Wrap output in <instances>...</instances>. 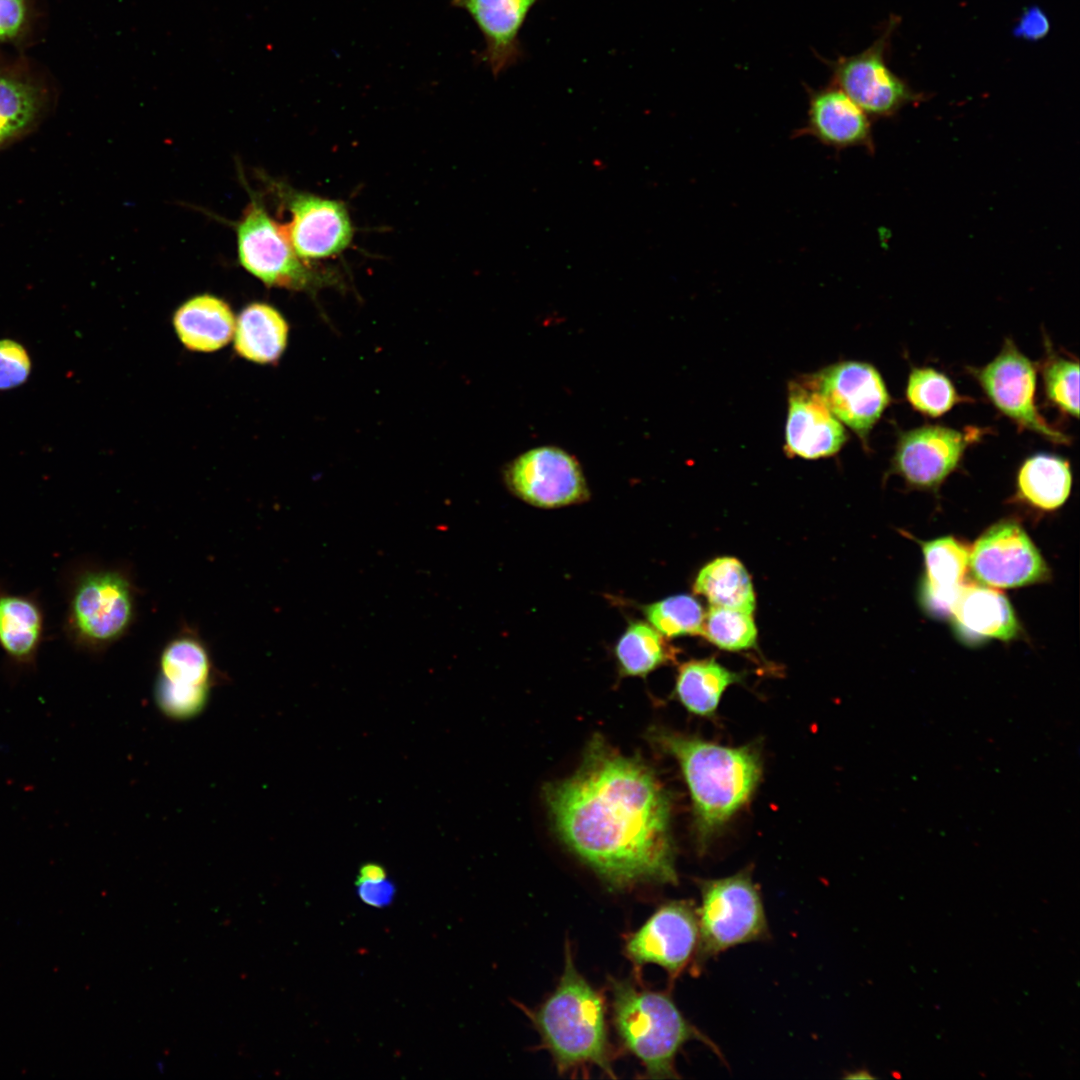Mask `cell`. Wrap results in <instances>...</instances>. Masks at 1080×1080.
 I'll use <instances>...</instances> for the list:
<instances>
[{
    "label": "cell",
    "mask_w": 1080,
    "mask_h": 1080,
    "mask_svg": "<svg viewBox=\"0 0 1080 1080\" xmlns=\"http://www.w3.org/2000/svg\"><path fill=\"white\" fill-rule=\"evenodd\" d=\"M544 795L562 843L610 887L678 882L670 794L642 760L595 736Z\"/></svg>",
    "instance_id": "obj_1"
},
{
    "label": "cell",
    "mask_w": 1080,
    "mask_h": 1080,
    "mask_svg": "<svg viewBox=\"0 0 1080 1080\" xmlns=\"http://www.w3.org/2000/svg\"><path fill=\"white\" fill-rule=\"evenodd\" d=\"M649 737L679 766L691 799L694 839L705 853L755 793L761 753L751 744L727 746L665 728H653Z\"/></svg>",
    "instance_id": "obj_2"
},
{
    "label": "cell",
    "mask_w": 1080,
    "mask_h": 1080,
    "mask_svg": "<svg viewBox=\"0 0 1080 1080\" xmlns=\"http://www.w3.org/2000/svg\"><path fill=\"white\" fill-rule=\"evenodd\" d=\"M530 1017L559 1072L594 1066L615 1077L604 1000L576 968L568 945L557 987Z\"/></svg>",
    "instance_id": "obj_3"
},
{
    "label": "cell",
    "mask_w": 1080,
    "mask_h": 1080,
    "mask_svg": "<svg viewBox=\"0 0 1080 1080\" xmlns=\"http://www.w3.org/2000/svg\"><path fill=\"white\" fill-rule=\"evenodd\" d=\"M611 987L614 1026L625 1048L643 1065L646 1077L678 1078L676 1056L691 1040L716 1048L670 995L627 980H613Z\"/></svg>",
    "instance_id": "obj_4"
},
{
    "label": "cell",
    "mask_w": 1080,
    "mask_h": 1080,
    "mask_svg": "<svg viewBox=\"0 0 1080 1080\" xmlns=\"http://www.w3.org/2000/svg\"><path fill=\"white\" fill-rule=\"evenodd\" d=\"M63 631L72 645L98 653L121 639L135 617V594L128 575L116 568L81 566L66 584Z\"/></svg>",
    "instance_id": "obj_5"
},
{
    "label": "cell",
    "mask_w": 1080,
    "mask_h": 1080,
    "mask_svg": "<svg viewBox=\"0 0 1080 1080\" xmlns=\"http://www.w3.org/2000/svg\"><path fill=\"white\" fill-rule=\"evenodd\" d=\"M696 907L699 940L693 969L732 947L769 937V926L759 888L751 872L698 882Z\"/></svg>",
    "instance_id": "obj_6"
},
{
    "label": "cell",
    "mask_w": 1080,
    "mask_h": 1080,
    "mask_svg": "<svg viewBox=\"0 0 1080 1080\" xmlns=\"http://www.w3.org/2000/svg\"><path fill=\"white\" fill-rule=\"evenodd\" d=\"M237 244L242 266L267 286L315 292L338 285L335 271L315 268L297 255L283 225L257 198L237 224Z\"/></svg>",
    "instance_id": "obj_7"
},
{
    "label": "cell",
    "mask_w": 1080,
    "mask_h": 1080,
    "mask_svg": "<svg viewBox=\"0 0 1080 1080\" xmlns=\"http://www.w3.org/2000/svg\"><path fill=\"white\" fill-rule=\"evenodd\" d=\"M1010 339L982 367H968L992 405L1020 430L1034 432L1054 444L1067 445L1070 438L1050 425L1035 404L1037 369Z\"/></svg>",
    "instance_id": "obj_8"
},
{
    "label": "cell",
    "mask_w": 1080,
    "mask_h": 1080,
    "mask_svg": "<svg viewBox=\"0 0 1080 1080\" xmlns=\"http://www.w3.org/2000/svg\"><path fill=\"white\" fill-rule=\"evenodd\" d=\"M985 433L976 426L959 430L940 424L900 431L890 471L914 488L936 490L958 468L967 448Z\"/></svg>",
    "instance_id": "obj_9"
},
{
    "label": "cell",
    "mask_w": 1080,
    "mask_h": 1080,
    "mask_svg": "<svg viewBox=\"0 0 1080 1080\" xmlns=\"http://www.w3.org/2000/svg\"><path fill=\"white\" fill-rule=\"evenodd\" d=\"M811 376L831 412L867 448L871 430L892 402L880 372L867 362L841 361Z\"/></svg>",
    "instance_id": "obj_10"
},
{
    "label": "cell",
    "mask_w": 1080,
    "mask_h": 1080,
    "mask_svg": "<svg viewBox=\"0 0 1080 1080\" xmlns=\"http://www.w3.org/2000/svg\"><path fill=\"white\" fill-rule=\"evenodd\" d=\"M509 490L539 508H560L585 502L589 489L580 464L565 450L542 446L512 460L504 470Z\"/></svg>",
    "instance_id": "obj_11"
},
{
    "label": "cell",
    "mask_w": 1080,
    "mask_h": 1080,
    "mask_svg": "<svg viewBox=\"0 0 1080 1080\" xmlns=\"http://www.w3.org/2000/svg\"><path fill=\"white\" fill-rule=\"evenodd\" d=\"M270 184L290 212L291 220L283 227L301 259L328 258L349 246L353 228L342 202L298 192L278 182Z\"/></svg>",
    "instance_id": "obj_12"
},
{
    "label": "cell",
    "mask_w": 1080,
    "mask_h": 1080,
    "mask_svg": "<svg viewBox=\"0 0 1080 1080\" xmlns=\"http://www.w3.org/2000/svg\"><path fill=\"white\" fill-rule=\"evenodd\" d=\"M973 576L996 588H1015L1048 579L1049 569L1022 527L1002 521L988 528L969 552Z\"/></svg>",
    "instance_id": "obj_13"
},
{
    "label": "cell",
    "mask_w": 1080,
    "mask_h": 1080,
    "mask_svg": "<svg viewBox=\"0 0 1080 1080\" xmlns=\"http://www.w3.org/2000/svg\"><path fill=\"white\" fill-rule=\"evenodd\" d=\"M698 940L696 905L673 900L661 905L628 938L625 952L637 966L656 964L676 977L694 959Z\"/></svg>",
    "instance_id": "obj_14"
},
{
    "label": "cell",
    "mask_w": 1080,
    "mask_h": 1080,
    "mask_svg": "<svg viewBox=\"0 0 1080 1080\" xmlns=\"http://www.w3.org/2000/svg\"><path fill=\"white\" fill-rule=\"evenodd\" d=\"M864 51L825 61L832 74L830 84L842 90L867 115L888 116L913 98L908 86L885 62L892 26Z\"/></svg>",
    "instance_id": "obj_15"
},
{
    "label": "cell",
    "mask_w": 1080,
    "mask_h": 1080,
    "mask_svg": "<svg viewBox=\"0 0 1080 1080\" xmlns=\"http://www.w3.org/2000/svg\"><path fill=\"white\" fill-rule=\"evenodd\" d=\"M848 439L843 424L831 412L812 376L792 380L788 385V413L785 453L804 459L833 456Z\"/></svg>",
    "instance_id": "obj_16"
},
{
    "label": "cell",
    "mask_w": 1080,
    "mask_h": 1080,
    "mask_svg": "<svg viewBox=\"0 0 1080 1080\" xmlns=\"http://www.w3.org/2000/svg\"><path fill=\"white\" fill-rule=\"evenodd\" d=\"M539 0H453L464 9L483 34L481 59L495 77L521 56L519 33L528 13Z\"/></svg>",
    "instance_id": "obj_17"
},
{
    "label": "cell",
    "mask_w": 1080,
    "mask_h": 1080,
    "mask_svg": "<svg viewBox=\"0 0 1080 1080\" xmlns=\"http://www.w3.org/2000/svg\"><path fill=\"white\" fill-rule=\"evenodd\" d=\"M797 135L812 136L837 150L857 146L871 148L872 143L868 115L832 84L808 89L807 120Z\"/></svg>",
    "instance_id": "obj_18"
},
{
    "label": "cell",
    "mask_w": 1080,
    "mask_h": 1080,
    "mask_svg": "<svg viewBox=\"0 0 1080 1080\" xmlns=\"http://www.w3.org/2000/svg\"><path fill=\"white\" fill-rule=\"evenodd\" d=\"M45 639V614L36 592L18 594L0 583V648L16 667L31 669Z\"/></svg>",
    "instance_id": "obj_19"
},
{
    "label": "cell",
    "mask_w": 1080,
    "mask_h": 1080,
    "mask_svg": "<svg viewBox=\"0 0 1080 1080\" xmlns=\"http://www.w3.org/2000/svg\"><path fill=\"white\" fill-rule=\"evenodd\" d=\"M950 613L961 632L976 639H1015L1020 626L1014 610L999 591L980 585H963Z\"/></svg>",
    "instance_id": "obj_20"
},
{
    "label": "cell",
    "mask_w": 1080,
    "mask_h": 1080,
    "mask_svg": "<svg viewBox=\"0 0 1080 1080\" xmlns=\"http://www.w3.org/2000/svg\"><path fill=\"white\" fill-rule=\"evenodd\" d=\"M214 680L211 657L197 636L190 632L181 633L163 647L155 685L177 692L210 696Z\"/></svg>",
    "instance_id": "obj_21"
},
{
    "label": "cell",
    "mask_w": 1080,
    "mask_h": 1080,
    "mask_svg": "<svg viewBox=\"0 0 1080 1080\" xmlns=\"http://www.w3.org/2000/svg\"><path fill=\"white\" fill-rule=\"evenodd\" d=\"M173 324L187 349L214 352L230 342L236 321L226 302L211 295H199L177 309Z\"/></svg>",
    "instance_id": "obj_22"
},
{
    "label": "cell",
    "mask_w": 1080,
    "mask_h": 1080,
    "mask_svg": "<svg viewBox=\"0 0 1080 1080\" xmlns=\"http://www.w3.org/2000/svg\"><path fill=\"white\" fill-rule=\"evenodd\" d=\"M926 569L925 600L932 610L950 613L963 586L969 551L952 536L921 542Z\"/></svg>",
    "instance_id": "obj_23"
},
{
    "label": "cell",
    "mask_w": 1080,
    "mask_h": 1080,
    "mask_svg": "<svg viewBox=\"0 0 1080 1080\" xmlns=\"http://www.w3.org/2000/svg\"><path fill=\"white\" fill-rule=\"evenodd\" d=\"M741 680L714 659L689 660L678 668L673 696L689 713L713 718L725 690Z\"/></svg>",
    "instance_id": "obj_24"
},
{
    "label": "cell",
    "mask_w": 1080,
    "mask_h": 1080,
    "mask_svg": "<svg viewBox=\"0 0 1080 1080\" xmlns=\"http://www.w3.org/2000/svg\"><path fill=\"white\" fill-rule=\"evenodd\" d=\"M288 332V324L278 310L265 303H252L238 316L234 348L249 361L273 363L287 346Z\"/></svg>",
    "instance_id": "obj_25"
},
{
    "label": "cell",
    "mask_w": 1080,
    "mask_h": 1080,
    "mask_svg": "<svg viewBox=\"0 0 1080 1080\" xmlns=\"http://www.w3.org/2000/svg\"><path fill=\"white\" fill-rule=\"evenodd\" d=\"M1072 474L1068 460L1058 455L1038 453L1019 467L1018 496L1029 505L1044 511L1062 506L1070 495Z\"/></svg>",
    "instance_id": "obj_26"
},
{
    "label": "cell",
    "mask_w": 1080,
    "mask_h": 1080,
    "mask_svg": "<svg viewBox=\"0 0 1080 1080\" xmlns=\"http://www.w3.org/2000/svg\"><path fill=\"white\" fill-rule=\"evenodd\" d=\"M44 112L42 89L27 80L0 75V150L37 129Z\"/></svg>",
    "instance_id": "obj_27"
},
{
    "label": "cell",
    "mask_w": 1080,
    "mask_h": 1080,
    "mask_svg": "<svg viewBox=\"0 0 1080 1080\" xmlns=\"http://www.w3.org/2000/svg\"><path fill=\"white\" fill-rule=\"evenodd\" d=\"M694 592L711 606L752 614L755 594L749 573L733 557H720L706 564L698 573Z\"/></svg>",
    "instance_id": "obj_28"
},
{
    "label": "cell",
    "mask_w": 1080,
    "mask_h": 1080,
    "mask_svg": "<svg viewBox=\"0 0 1080 1080\" xmlns=\"http://www.w3.org/2000/svg\"><path fill=\"white\" fill-rule=\"evenodd\" d=\"M615 656L622 677H646L675 660V649L653 626L631 622L618 639Z\"/></svg>",
    "instance_id": "obj_29"
},
{
    "label": "cell",
    "mask_w": 1080,
    "mask_h": 1080,
    "mask_svg": "<svg viewBox=\"0 0 1080 1080\" xmlns=\"http://www.w3.org/2000/svg\"><path fill=\"white\" fill-rule=\"evenodd\" d=\"M908 403L919 413L940 417L956 404L967 401L958 394L953 382L932 367H912L905 388Z\"/></svg>",
    "instance_id": "obj_30"
},
{
    "label": "cell",
    "mask_w": 1080,
    "mask_h": 1080,
    "mask_svg": "<svg viewBox=\"0 0 1080 1080\" xmlns=\"http://www.w3.org/2000/svg\"><path fill=\"white\" fill-rule=\"evenodd\" d=\"M642 610L649 624L665 637L701 634L705 612L693 596H670Z\"/></svg>",
    "instance_id": "obj_31"
},
{
    "label": "cell",
    "mask_w": 1080,
    "mask_h": 1080,
    "mask_svg": "<svg viewBox=\"0 0 1080 1080\" xmlns=\"http://www.w3.org/2000/svg\"><path fill=\"white\" fill-rule=\"evenodd\" d=\"M700 635L720 649L740 651L755 646L757 629L750 613L711 606Z\"/></svg>",
    "instance_id": "obj_32"
},
{
    "label": "cell",
    "mask_w": 1080,
    "mask_h": 1080,
    "mask_svg": "<svg viewBox=\"0 0 1080 1080\" xmlns=\"http://www.w3.org/2000/svg\"><path fill=\"white\" fill-rule=\"evenodd\" d=\"M1047 400L1062 413L1079 416V363L1051 349L1041 366Z\"/></svg>",
    "instance_id": "obj_33"
},
{
    "label": "cell",
    "mask_w": 1080,
    "mask_h": 1080,
    "mask_svg": "<svg viewBox=\"0 0 1080 1080\" xmlns=\"http://www.w3.org/2000/svg\"><path fill=\"white\" fill-rule=\"evenodd\" d=\"M30 371L31 361L25 348L11 339L0 340V390L22 385Z\"/></svg>",
    "instance_id": "obj_34"
},
{
    "label": "cell",
    "mask_w": 1080,
    "mask_h": 1080,
    "mask_svg": "<svg viewBox=\"0 0 1080 1080\" xmlns=\"http://www.w3.org/2000/svg\"><path fill=\"white\" fill-rule=\"evenodd\" d=\"M358 895L366 904L374 907L389 905L395 895V886L389 880L357 882Z\"/></svg>",
    "instance_id": "obj_35"
},
{
    "label": "cell",
    "mask_w": 1080,
    "mask_h": 1080,
    "mask_svg": "<svg viewBox=\"0 0 1080 1080\" xmlns=\"http://www.w3.org/2000/svg\"><path fill=\"white\" fill-rule=\"evenodd\" d=\"M25 19L23 0H0V40L15 36Z\"/></svg>",
    "instance_id": "obj_36"
},
{
    "label": "cell",
    "mask_w": 1080,
    "mask_h": 1080,
    "mask_svg": "<svg viewBox=\"0 0 1080 1080\" xmlns=\"http://www.w3.org/2000/svg\"><path fill=\"white\" fill-rule=\"evenodd\" d=\"M1048 28L1046 16L1039 9L1032 8L1023 15L1016 32L1028 39H1038L1047 33Z\"/></svg>",
    "instance_id": "obj_37"
},
{
    "label": "cell",
    "mask_w": 1080,
    "mask_h": 1080,
    "mask_svg": "<svg viewBox=\"0 0 1080 1080\" xmlns=\"http://www.w3.org/2000/svg\"><path fill=\"white\" fill-rule=\"evenodd\" d=\"M384 879H386V873L382 866L378 864H366L361 867L357 882L381 881Z\"/></svg>",
    "instance_id": "obj_38"
}]
</instances>
